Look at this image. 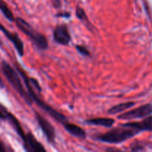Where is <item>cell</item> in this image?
I'll return each mask as SVG.
<instances>
[{
  "mask_svg": "<svg viewBox=\"0 0 152 152\" xmlns=\"http://www.w3.org/2000/svg\"><path fill=\"white\" fill-rule=\"evenodd\" d=\"M122 126L131 128L139 133L145 131H152V117H148L141 122H133L122 125Z\"/></svg>",
  "mask_w": 152,
  "mask_h": 152,
  "instance_id": "obj_10",
  "label": "cell"
},
{
  "mask_svg": "<svg viewBox=\"0 0 152 152\" xmlns=\"http://www.w3.org/2000/svg\"><path fill=\"white\" fill-rule=\"evenodd\" d=\"M35 117L37 123H38L39 126L41 129L42 132H43L44 135L46 136L47 140L50 143L55 144L56 135H55V131L53 126L46 119H45L43 116L40 115L39 113L35 112Z\"/></svg>",
  "mask_w": 152,
  "mask_h": 152,
  "instance_id": "obj_6",
  "label": "cell"
},
{
  "mask_svg": "<svg viewBox=\"0 0 152 152\" xmlns=\"http://www.w3.org/2000/svg\"><path fill=\"white\" fill-rule=\"evenodd\" d=\"M6 151H7V150H6L4 143L0 140V152H5Z\"/></svg>",
  "mask_w": 152,
  "mask_h": 152,
  "instance_id": "obj_21",
  "label": "cell"
},
{
  "mask_svg": "<svg viewBox=\"0 0 152 152\" xmlns=\"http://www.w3.org/2000/svg\"><path fill=\"white\" fill-rule=\"evenodd\" d=\"M15 66H16V68L17 69V71H19V74H21V76H22L24 82H25V84L28 91V94L31 96V99H32L33 101H34L40 108H43L46 112H47L48 114H49L52 118L55 119L56 121L59 122L60 123H61V124L63 125L66 122L68 121V120H67V118L65 116L63 115V114H61L60 112H58L56 110L54 109V108H52L51 106H49L47 103H46L44 101L42 100V99L36 94L35 91H34V89L32 88V86H31V82H30V78L27 76L26 73L24 71V70L22 69L18 64H15Z\"/></svg>",
  "mask_w": 152,
  "mask_h": 152,
  "instance_id": "obj_1",
  "label": "cell"
},
{
  "mask_svg": "<svg viewBox=\"0 0 152 152\" xmlns=\"http://www.w3.org/2000/svg\"><path fill=\"white\" fill-rule=\"evenodd\" d=\"M4 114H5L6 120H8V121L10 122V124L12 125V126H13V129H15V131H16V132L17 133V134L19 135V137H20L21 139H22V140L23 141L24 140H25L26 134L25 133L24 130L22 129L19 120H18L15 117V116L13 115L11 113H9L6 111H4Z\"/></svg>",
  "mask_w": 152,
  "mask_h": 152,
  "instance_id": "obj_12",
  "label": "cell"
},
{
  "mask_svg": "<svg viewBox=\"0 0 152 152\" xmlns=\"http://www.w3.org/2000/svg\"><path fill=\"white\" fill-rule=\"evenodd\" d=\"M75 14H76V16H77V17L80 20L86 21V22H87L88 21L87 16H86L84 10H83V8H81V7H76Z\"/></svg>",
  "mask_w": 152,
  "mask_h": 152,
  "instance_id": "obj_16",
  "label": "cell"
},
{
  "mask_svg": "<svg viewBox=\"0 0 152 152\" xmlns=\"http://www.w3.org/2000/svg\"><path fill=\"white\" fill-rule=\"evenodd\" d=\"M16 26L22 33L25 34L28 37L31 39V41L35 44V45L40 50H46L48 48L49 42L48 39L43 34L37 32L34 29L29 23L26 22L24 19L17 17L15 19Z\"/></svg>",
  "mask_w": 152,
  "mask_h": 152,
  "instance_id": "obj_4",
  "label": "cell"
},
{
  "mask_svg": "<svg viewBox=\"0 0 152 152\" xmlns=\"http://www.w3.org/2000/svg\"><path fill=\"white\" fill-rule=\"evenodd\" d=\"M53 37L57 43L67 45L71 41V35L66 25H58L53 31Z\"/></svg>",
  "mask_w": 152,
  "mask_h": 152,
  "instance_id": "obj_7",
  "label": "cell"
},
{
  "mask_svg": "<svg viewBox=\"0 0 152 152\" xmlns=\"http://www.w3.org/2000/svg\"><path fill=\"white\" fill-rule=\"evenodd\" d=\"M0 120H6V117H5V114H4V111H1V109H0Z\"/></svg>",
  "mask_w": 152,
  "mask_h": 152,
  "instance_id": "obj_22",
  "label": "cell"
},
{
  "mask_svg": "<svg viewBox=\"0 0 152 152\" xmlns=\"http://www.w3.org/2000/svg\"><path fill=\"white\" fill-rule=\"evenodd\" d=\"M4 87V83H3L2 80H1V77H0V88H3Z\"/></svg>",
  "mask_w": 152,
  "mask_h": 152,
  "instance_id": "obj_23",
  "label": "cell"
},
{
  "mask_svg": "<svg viewBox=\"0 0 152 152\" xmlns=\"http://www.w3.org/2000/svg\"><path fill=\"white\" fill-rule=\"evenodd\" d=\"M63 126L65 130L72 136L80 138V139H84L86 137V132L80 126L73 124V123H69L68 121L66 122Z\"/></svg>",
  "mask_w": 152,
  "mask_h": 152,
  "instance_id": "obj_11",
  "label": "cell"
},
{
  "mask_svg": "<svg viewBox=\"0 0 152 152\" xmlns=\"http://www.w3.org/2000/svg\"><path fill=\"white\" fill-rule=\"evenodd\" d=\"M1 70L8 83L22 96V99L29 105L32 104L33 100L31 99L30 95L28 94V92H27L24 88L20 78L16 71L6 61H2L1 62Z\"/></svg>",
  "mask_w": 152,
  "mask_h": 152,
  "instance_id": "obj_3",
  "label": "cell"
},
{
  "mask_svg": "<svg viewBox=\"0 0 152 152\" xmlns=\"http://www.w3.org/2000/svg\"><path fill=\"white\" fill-rule=\"evenodd\" d=\"M30 82H31V84L34 85V87H35L39 91H41V88H40V85H39L38 82H37V80H34V79H32V78H30Z\"/></svg>",
  "mask_w": 152,
  "mask_h": 152,
  "instance_id": "obj_18",
  "label": "cell"
},
{
  "mask_svg": "<svg viewBox=\"0 0 152 152\" xmlns=\"http://www.w3.org/2000/svg\"><path fill=\"white\" fill-rule=\"evenodd\" d=\"M75 48L77 49V51L80 53L81 55L84 56H89V51L87 49V48L85 47L84 45H77L75 46Z\"/></svg>",
  "mask_w": 152,
  "mask_h": 152,
  "instance_id": "obj_17",
  "label": "cell"
},
{
  "mask_svg": "<svg viewBox=\"0 0 152 152\" xmlns=\"http://www.w3.org/2000/svg\"><path fill=\"white\" fill-rule=\"evenodd\" d=\"M134 105H135V102H123V103H120L119 105H116L108 110V114H116L118 113L123 112L124 111H126L127 109L131 108Z\"/></svg>",
  "mask_w": 152,
  "mask_h": 152,
  "instance_id": "obj_14",
  "label": "cell"
},
{
  "mask_svg": "<svg viewBox=\"0 0 152 152\" xmlns=\"http://www.w3.org/2000/svg\"><path fill=\"white\" fill-rule=\"evenodd\" d=\"M122 127L123 128H114L110 129L106 133L98 134L95 138L97 140L101 142L110 144H118L125 142L139 134L137 131L131 128L125 127V126Z\"/></svg>",
  "mask_w": 152,
  "mask_h": 152,
  "instance_id": "obj_2",
  "label": "cell"
},
{
  "mask_svg": "<svg viewBox=\"0 0 152 152\" xmlns=\"http://www.w3.org/2000/svg\"><path fill=\"white\" fill-rule=\"evenodd\" d=\"M23 147L26 151L28 152H45L46 151V148L43 145L37 141L35 137L32 133L28 132L25 135V138L23 141Z\"/></svg>",
  "mask_w": 152,
  "mask_h": 152,
  "instance_id": "obj_9",
  "label": "cell"
},
{
  "mask_svg": "<svg viewBox=\"0 0 152 152\" xmlns=\"http://www.w3.org/2000/svg\"><path fill=\"white\" fill-rule=\"evenodd\" d=\"M152 114V104H145L141 105L138 108L133 109L131 111H127L124 114H120L117 117L119 120H134V119L142 118V117H148Z\"/></svg>",
  "mask_w": 152,
  "mask_h": 152,
  "instance_id": "obj_5",
  "label": "cell"
},
{
  "mask_svg": "<svg viewBox=\"0 0 152 152\" xmlns=\"http://www.w3.org/2000/svg\"><path fill=\"white\" fill-rule=\"evenodd\" d=\"M0 31L4 34L7 39L12 42V44L14 45L15 49L17 51L18 54L20 56H23L24 55V45L22 40L20 39L19 36L15 33H11L2 24L0 23Z\"/></svg>",
  "mask_w": 152,
  "mask_h": 152,
  "instance_id": "obj_8",
  "label": "cell"
},
{
  "mask_svg": "<svg viewBox=\"0 0 152 152\" xmlns=\"http://www.w3.org/2000/svg\"><path fill=\"white\" fill-rule=\"evenodd\" d=\"M0 10L7 20L10 22H14L15 18L13 12L9 8L8 5L4 0H0Z\"/></svg>",
  "mask_w": 152,
  "mask_h": 152,
  "instance_id": "obj_15",
  "label": "cell"
},
{
  "mask_svg": "<svg viewBox=\"0 0 152 152\" xmlns=\"http://www.w3.org/2000/svg\"><path fill=\"white\" fill-rule=\"evenodd\" d=\"M57 16L59 17H70V13L68 12H64V13H60L57 14Z\"/></svg>",
  "mask_w": 152,
  "mask_h": 152,
  "instance_id": "obj_20",
  "label": "cell"
},
{
  "mask_svg": "<svg viewBox=\"0 0 152 152\" xmlns=\"http://www.w3.org/2000/svg\"><path fill=\"white\" fill-rule=\"evenodd\" d=\"M115 120L112 118H106V117H101V118H92L86 120V124L94 125V126H100L105 128H110L113 126Z\"/></svg>",
  "mask_w": 152,
  "mask_h": 152,
  "instance_id": "obj_13",
  "label": "cell"
},
{
  "mask_svg": "<svg viewBox=\"0 0 152 152\" xmlns=\"http://www.w3.org/2000/svg\"><path fill=\"white\" fill-rule=\"evenodd\" d=\"M1 45V40H0V45Z\"/></svg>",
  "mask_w": 152,
  "mask_h": 152,
  "instance_id": "obj_24",
  "label": "cell"
},
{
  "mask_svg": "<svg viewBox=\"0 0 152 152\" xmlns=\"http://www.w3.org/2000/svg\"><path fill=\"white\" fill-rule=\"evenodd\" d=\"M52 4L55 8H59L61 7V0H52Z\"/></svg>",
  "mask_w": 152,
  "mask_h": 152,
  "instance_id": "obj_19",
  "label": "cell"
}]
</instances>
